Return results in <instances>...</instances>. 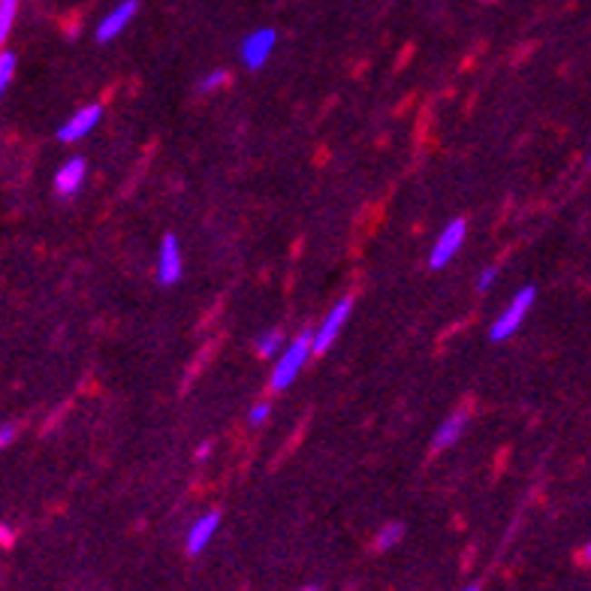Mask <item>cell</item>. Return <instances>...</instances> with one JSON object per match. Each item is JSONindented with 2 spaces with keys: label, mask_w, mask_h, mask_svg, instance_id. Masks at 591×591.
I'll return each mask as SVG.
<instances>
[{
  "label": "cell",
  "mask_w": 591,
  "mask_h": 591,
  "mask_svg": "<svg viewBox=\"0 0 591 591\" xmlns=\"http://www.w3.org/2000/svg\"><path fill=\"white\" fill-rule=\"evenodd\" d=\"M465 422H468V414H465V410H458V414H453L449 419L440 422L438 431H435V449H447V447H453L456 440L462 438Z\"/></svg>",
  "instance_id": "obj_11"
},
{
  "label": "cell",
  "mask_w": 591,
  "mask_h": 591,
  "mask_svg": "<svg viewBox=\"0 0 591 591\" xmlns=\"http://www.w3.org/2000/svg\"><path fill=\"white\" fill-rule=\"evenodd\" d=\"M534 299H537V290L534 287H522L519 293L513 296V302L498 314V320H492V330H489L492 341L501 344L510 335L519 332V326L525 323V317H528V311L534 308Z\"/></svg>",
  "instance_id": "obj_2"
},
{
  "label": "cell",
  "mask_w": 591,
  "mask_h": 591,
  "mask_svg": "<svg viewBox=\"0 0 591 591\" xmlns=\"http://www.w3.org/2000/svg\"><path fill=\"white\" fill-rule=\"evenodd\" d=\"M269 401H257V405L251 408V414H248V419H251V426H262L266 422V417H269Z\"/></svg>",
  "instance_id": "obj_17"
},
{
  "label": "cell",
  "mask_w": 591,
  "mask_h": 591,
  "mask_svg": "<svg viewBox=\"0 0 591 591\" xmlns=\"http://www.w3.org/2000/svg\"><path fill=\"white\" fill-rule=\"evenodd\" d=\"M588 166H591V157H588Z\"/></svg>",
  "instance_id": "obj_25"
},
{
  "label": "cell",
  "mask_w": 591,
  "mask_h": 591,
  "mask_svg": "<svg viewBox=\"0 0 591 591\" xmlns=\"http://www.w3.org/2000/svg\"><path fill=\"white\" fill-rule=\"evenodd\" d=\"M302 591H320V586H305Z\"/></svg>",
  "instance_id": "obj_22"
},
{
  "label": "cell",
  "mask_w": 591,
  "mask_h": 591,
  "mask_svg": "<svg viewBox=\"0 0 591 591\" xmlns=\"http://www.w3.org/2000/svg\"><path fill=\"white\" fill-rule=\"evenodd\" d=\"M218 525H221V516L218 513L200 516V519L191 525V531H187V552H191V556H200V552L212 543L214 531H218Z\"/></svg>",
  "instance_id": "obj_10"
},
{
  "label": "cell",
  "mask_w": 591,
  "mask_h": 591,
  "mask_svg": "<svg viewBox=\"0 0 591 591\" xmlns=\"http://www.w3.org/2000/svg\"><path fill=\"white\" fill-rule=\"evenodd\" d=\"M405 537V525L401 522H389V525H383V528L378 531V549H392L396 543Z\"/></svg>",
  "instance_id": "obj_14"
},
{
  "label": "cell",
  "mask_w": 591,
  "mask_h": 591,
  "mask_svg": "<svg viewBox=\"0 0 591 591\" xmlns=\"http://www.w3.org/2000/svg\"><path fill=\"white\" fill-rule=\"evenodd\" d=\"M0 543H13V531L4 528V525H0Z\"/></svg>",
  "instance_id": "obj_20"
},
{
  "label": "cell",
  "mask_w": 591,
  "mask_h": 591,
  "mask_svg": "<svg viewBox=\"0 0 591 591\" xmlns=\"http://www.w3.org/2000/svg\"><path fill=\"white\" fill-rule=\"evenodd\" d=\"M230 82V73L227 70H214V73H209L202 82H200V94H212V91H218V88H223V84Z\"/></svg>",
  "instance_id": "obj_16"
},
{
  "label": "cell",
  "mask_w": 591,
  "mask_h": 591,
  "mask_svg": "<svg viewBox=\"0 0 591 591\" xmlns=\"http://www.w3.org/2000/svg\"><path fill=\"white\" fill-rule=\"evenodd\" d=\"M15 15H18V0H0V45L6 43L9 31H13Z\"/></svg>",
  "instance_id": "obj_13"
},
{
  "label": "cell",
  "mask_w": 591,
  "mask_h": 591,
  "mask_svg": "<svg viewBox=\"0 0 591 591\" xmlns=\"http://www.w3.org/2000/svg\"><path fill=\"white\" fill-rule=\"evenodd\" d=\"M281 350H284V332L281 330H269L257 338V353L262 360H278Z\"/></svg>",
  "instance_id": "obj_12"
},
{
  "label": "cell",
  "mask_w": 591,
  "mask_h": 591,
  "mask_svg": "<svg viewBox=\"0 0 591 591\" xmlns=\"http://www.w3.org/2000/svg\"><path fill=\"white\" fill-rule=\"evenodd\" d=\"M139 13V0H121L115 9H109L106 18L97 25V43H112L121 31H127V25L133 22Z\"/></svg>",
  "instance_id": "obj_6"
},
{
  "label": "cell",
  "mask_w": 591,
  "mask_h": 591,
  "mask_svg": "<svg viewBox=\"0 0 591 591\" xmlns=\"http://www.w3.org/2000/svg\"><path fill=\"white\" fill-rule=\"evenodd\" d=\"M209 453H212V444H202L200 449H196V458H209Z\"/></svg>",
  "instance_id": "obj_21"
},
{
  "label": "cell",
  "mask_w": 591,
  "mask_h": 591,
  "mask_svg": "<svg viewBox=\"0 0 591 591\" xmlns=\"http://www.w3.org/2000/svg\"><path fill=\"white\" fill-rule=\"evenodd\" d=\"M182 269H184V260H182V245H178L175 236H163L161 241V251H157V281L161 284H178L182 278Z\"/></svg>",
  "instance_id": "obj_7"
},
{
  "label": "cell",
  "mask_w": 591,
  "mask_h": 591,
  "mask_svg": "<svg viewBox=\"0 0 591 591\" xmlns=\"http://www.w3.org/2000/svg\"><path fill=\"white\" fill-rule=\"evenodd\" d=\"M100 118H103L100 106H84L76 112V115H70L67 121H64V127H58V139L61 143H79V139H84L94 127L100 124Z\"/></svg>",
  "instance_id": "obj_8"
},
{
  "label": "cell",
  "mask_w": 591,
  "mask_h": 591,
  "mask_svg": "<svg viewBox=\"0 0 591 591\" xmlns=\"http://www.w3.org/2000/svg\"><path fill=\"white\" fill-rule=\"evenodd\" d=\"M465 236H468V223L462 218L449 221L444 227V232L435 239V248H431V253H428V266L431 269H444L447 262L458 253V248L465 245Z\"/></svg>",
  "instance_id": "obj_4"
},
{
  "label": "cell",
  "mask_w": 591,
  "mask_h": 591,
  "mask_svg": "<svg viewBox=\"0 0 591 591\" xmlns=\"http://www.w3.org/2000/svg\"><path fill=\"white\" fill-rule=\"evenodd\" d=\"M586 558L591 561V543H588V547H586Z\"/></svg>",
  "instance_id": "obj_23"
},
{
  "label": "cell",
  "mask_w": 591,
  "mask_h": 591,
  "mask_svg": "<svg viewBox=\"0 0 591 591\" xmlns=\"http://www.w3.org/2000/svg\"><path fill=\"white\" fill-rule=\"evenodd\" d=\"M311 353H314V332L296 335L275 360V369H271V380H269L271 389H275V392L287 389L290 383L299 378V371L305 369V362H308V356H311Z\"/></svg>",
  "instance_id": "obj_1"
},
{
  "label": "cell",
  "mask_w": 591,
  "mask_h": 591,
  "mask_svg": "<svg viewBox=\"0 0 591 591\" xmlns=\"http://www.w3.org/2000/svg\"><path fill=\"white\" fill-rule=\"evenodd\" d=\"M15 76V54L13 52H0V97L9 88V82Z\"/></svg>",
  "instance_id": "obj_15"
},
{
  "label": "cell",
  "mask_w": 591,
  "mask_h": 591,
  "mask_svg": "<svg viewBox=\"0 0 591 591\" xmlns=\"http://www.w3.org/2000/svg\"><path fill=\"white\" fill-rule=\"evenodd\" d=\"M465 591H480V588H477V586H471V588H465Z\"/></svg>",
  "instance_id": "obj_24"
},
{
  "label": "cell",
  "mask_w": 591,
  "mask_h": 591,
  "mask_svg": "<svg viewBox=\"0 0 591 591\" xmlns=\"http://www.w3.org/2000/svg\"><path fill=\"white\" fill-rule=\"evenodd\" d=\"M495 278H498V275H495V269H483L480 278H477V293H489Z\"/></svg>",
  "instance_id": "obj_18"
},
{
  "label": "cell",
  "mask_w": 591,
  "mask_h": 591,
  "mask_svg": "<svg viewBox=\"0 0 591 591\" xmlns=\"http://www.w3.org/2000/svg\"><path fill=\"white\" fill-rule=\"evenodd\" d=\"M84 175H88V163H84L82 157H70V161L54 172V191H58V196H64V200H70V196H76L82 191Z\"/></svg>",
  "instance_id": "obj_9"
},
{
  "label": "cell",
  "mask_w": 591,
  "mask_h": 591,
  "mask_svg": "<svg viewBox=\"0 0 591 591\" xmlns=\"http://www.w3.org/2000/svg\"><path fill=\"white\" fill-rule=\"evenodd\" d=\"M15 431H18V428L13 426V422H4V426H0V449L13 444V440H15Z\"/></svg>",
  "instance_id": "obj_19"
},
{
  "label": "cell",
  "mask_w": 591,
  "mask_h": 591,
  "mask_svg": "<svg viewBox=\"0 0 591 591\" xmlns=\"http://www.w3.org/2000/svg\"><path fill=\"white\" fill-rule=\"evenodd\" d=\"M350 311H353V302H350V299H341V302H338L332 311L323 317V323L314 330V353H326V350H330V347L335 344V338L341 335Z\"/></svg>",
  "instance_id": "obj_5"
},
{
  "label": "cell",
  "mask_w": 591,
  "mask_h": 591,
  "mask_svg": "<svg viewBox=\"0 0 591 591\" xmlns=\"http://www.w3.org/2000/svg\"><path fill=\"white\" fill-rule=\"evenodd\" d=\"M278 45V31L275 27H260V31H251L245 40H241V61H245L248 70H262L266 61L271 58Z\"/></svg>",
  "instance_id": "obj_3"
}]
</instances>
